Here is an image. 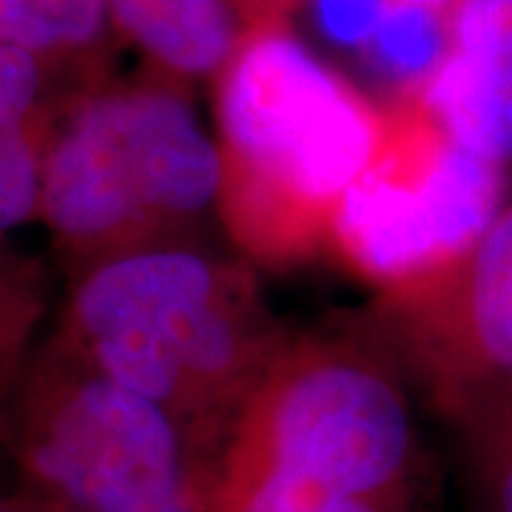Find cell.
<instances>
[{"instance_id":"1","label":"cell","mask_w":512,"mask_h":512,"mask_svg":"<svg viewBox=\"0 0 512 512\" xmlns=\"http://www.w3.org/2000/svg\"><path fill=\"white\" fill-rule=\"evenodd\" d=\"M288 333L245 259L191 239L72 274L55 339L163 407L191 441L205 487L242 404Z\"/></svg>"},{"instance_id":"2","label":"cell","mask_w":512,"mask_h":512,"mask_svg":"<svg viewBox=\"0 0 512 512\" xmlns=\"http://www.w3.org/2000/svg\"><path fill=\"white\" fill-rule=\"evenodd\" d=\"M387 111L288 26L254 29L217 77L220 217L245 259L330 254L336 211L382 143Z\"/></svg>"},{"instance_id":"3","label":"cell","mask_w":512,"mask_h":512,"mask_svg":"<svg viewBox=\"0 0 512 512\" xmlns=\"http://www.w3.org/2000/svg\"><path fill=\"white\" fill-rule=\"evenodd\" d=\"M220 174L217 140L177 86L89 83L57 100L40 220L77 274L111 256L202 239Z\"/></svg>"},{"instance_id":"4","label":"cell","mask_w":512,"mask_h":512,"mask_svg":"<svg viewBox=\"0 0 512 512\" xmlns=\"http://www.w3.org/2000/svg\"><path fill=\"white\" fill-rule=\"evenodd\" d=\"M410 387L370 313L350 325L291 330L242 404L214 470H268L348 495L413 501Z\"/></svg>"},{"instance_id":"5","label":"cell","mask_w":512,"mask_h":512,"mask_svg":"<svg viewBox=\"0 0 512 512\" xmlns=\"http://www.w3.org/2000/svg\"><path fill=\"white\" fill-rule=\"evenodd\" d=\"M0 441L43 512H200V464L183 427L55 336L23 367Z\"/></svg>"},{"instance_id":"6","label":"cell","mask_w":512,"mask_h":512,"mask_svg":"<svg viewBox=\"0 0 512 512\" xmlns=\"http://www.w3.org/2000/svg\"><path fill=\"white\" fill-rule=\"evenodd\" d=\"M336 211L330 254L379 291L456 259L507 202L510 171L458 146L421 97L396 100Z\"/></svg>"},{"instance_id":"7","label":"cell","mask_w":512,"mask_h":512,"mask_svg":"<svg viewBox=\"0 0 512 512\" xmlns=\"http://www.w3.org/2000/svg\"><path fill=\"white\" fill-rule=\"evenodd\" d=\"M370 319L450 427L512 396V200L456 259L382 291Z\"/></svg>"},{"instance_id":"8","label":"cell","mask_w":512,"mask_h":512,"mask_svg":"<svg viewBox=\"0 0 512 512\" xmlns=\"http://www.w3.org/2000/svg\"><path fill=\"white\" fill-rule=\"evenodd\" d=\"M421 100L458 146L512 171V0H453L447 55Z\"/></svg>"},{"instance_id":"9","label":"cell","mask_w":512,"mask_h":512,"mask_svg":"<svg viewBox=\"0 0 512 512\" xmlns=\"http://www.w3.org/2000/svg\"><path fill=\"white\" fill-rule=\"evenodd\" d=\"M111 26L174 80L211 77L248 35L239 0H109Z\"/></svg>"},{"instance_id":"10","label":"cell","mask_w":512,"mask_h":512,"mask_svg":"<svg viewBox=\"0 0 512 512\" xmlns=\"http://www.w3.org/2000/svg\"><path fill=\"white\" fill-rule=\"evenodd\" d=\"M109 29V0H0V43L49 69L92 60Z\"/></svg>"},{"instance_id":"11","label":"cell","mask_w":512,"mask_h":512,"mask_svg":"<svg viewBox=\"0 0 512 512\" xmlns=\"http://www.w3.org/2000/svg\"><path fill=\"white\" fill-rule=\"evenodd\" d=\"M200 512H410V501L348 495L268 470L220 467L202 487Z\"/></svg>"},{"instance_id":"12","label":"cell","mask_w":512,"mask_h":512,"mask_svg":"<svg viewBox=\"0 0 512 512\" xmlns=\"http://www.w3.org/2000/svg\"><path fill=\"white\" fill-rule=\"evenodd\" d=\"M447 43L450 9L393 3L362 52L367 66L399 92L396 100H410L421 97L433 74L439 72Z\"/></svg>"},{"instance_id":"13","label":"cell","mask_w":512,"mask_h":512,"mask_svg":"<svg viewBox=\"0 0 512 512\" xmlns=\"http://www.w3.org/2000/svg\"><path fill=\"white\" fill-rule=\"evenodd\" d=\"M467 512H512V396L453 427Z\"/></svg>"},{"instance_id":"14","label":"cell","mask_w":512,"mask_h":512,"mask_svg":"<svg viewBox=\"0 0 512 512\" xmlns=\"http://www.w3.org/2000/svg\"><path fill=\"white\" fill-rule=\"evenodd\" d=\"M52 69L35 55L0 43V137L15 128L35 123L55 109Z\"/></svg>"},{"instance_id":"15","label":"cell","mask_w":512,"mask_h":512,"mask_svg":"<svg viewBox=\"0 0 512 512\" xmlns=\"http://www.w3.org/2000/svg\"><path fill=\"white\" fill-rule=\"evenodd\" d=\"M43 291L23 293L0 302V419L9 404V396L18 384L23 367L29 362V336L37 319L43 316Z\"/></svg>"},{"instance_id":"16","label":"cell","mask_w":512,"mask_h":512,"mask_svg":"<svg viewBox=\"0 0 512 512\" xmlns=\"http://www.w3.org/2000/svg\"><path fill=\"white\" fill-rule=\"evenodd\" d=\"M319 29L345 49H365L396 0H311Z\"/></svg>"},{"instance_id":"17","label":"cell","mask_w":512,"mask_h":512,"mask_svg":"<svg viewBox=\"0 0 512 512\" xmlns=\"http://www.w3.org/2000/svg\"><path fill=\"white\" fill-rule=\"evenodd\" d=\"M32 291H43V276L37 265L0 248V302Z\"/></svg>"},{"instance_id":"18","label":"cell","mask_w":512,"mask_h":512,"mask_svg":"<svg viewBox=\"0 0 512 512\" xmlns=\"http://www.w3.org/2000/svg\"><path fill=\"white\" fill-rule=\"evenodd\" d=\"M296 0H239V12L245 20V29H271V26H288V12Z\"/></svg>"},{"instance_id":"19","label":"cell","mask_w":512,"mask_h":512,"mask_svg":"<svg viewBox=\"0 0 512 512\" xmlns=\"http://www.w3.org/2000/svg\"><path fill=\"white\" fill-rule=\"evenodd\" d=\"M0 512H43L26 495H0Z\"/></svg>"},{"instance_id":"20","label":"cell","mask_w":512,"mask_h":512,"mask_svg":"<svg viewBox=\"0 0 512 512\" xmlns=\"http://www.w3.org/2000/svg\"><path fill=\"white\" fill-rule=\"evenodd\" d=\"M396 3H416V6H433V9H447L453 0H396Z\"/></svg>"}]
</instances>
